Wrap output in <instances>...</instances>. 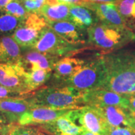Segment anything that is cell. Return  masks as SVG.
<instances>
[{"label": "cell", "instance_id": "38", "mask_svg": "<svg viewBox=\"0 0 135 135\" xmlns=\"http://www.w3.org/2000/svg\"><path fill=\"white\" fill-rule=\"evenodd\" d=\"M43 135H48V134H45V133H44Z\"/></svg>", "mask_w": 135, "mask_h": 135}, {"label": "cell", "instance_id": "3", "mask_svg": "<svg viewBox=\"0 0 135 135\" xmlns=\"http://www.w3.org/2000/svg\"><path fill=\"white\" fill-rule=\"evenodd\" d=\"M86 33L88 41L91 45L109 52L118 50L135 40L133 33L125 27L111 26L100 22L88 28Z\"/></svg>", "mask_w": 135, "mask_h": 135}, {"label": "cell", "instance_id": "21", "mask_svg": "<svg viewBox=\"0 0 135 135\" xmlns=\"http://www.w3.org/2000/svg\"><path fill=\"white\" fill-rule=\"evenodd\" d=\"M113 3L122 18L124 26L135 37V0H116Z\"/></svg>", "mask_w": 135, "mask_h": 135}, {"label": "cell", "instance_id": "27", "mask_svg": "<svg viewBox=\"0 0 135 135\" xmlns=\"http://www.w3.org/2000/svg\"><path fill=\"white\" fill-rule=\"evenodd\" d=\"M108 135H135V130L130 127H111Z\"/></svg>", "mask_w": 135, "mask_h": 135}, {"label": "cell", "instance_id": "5", "mask_svg": "<svg viewBox=\"0 0 135 135\" xmlns=\"http://www.w3.org/2000/svg\"><path fill=\"white\" fill-rule=\"evenodd\" d=\"M68 115L81 128L98 135L108 134L111 126L97 107L84 105L72 109L68 112Z\"/></svg>", "mask_w": 135, "mask_h": 135}, {"label": "cell", "instance_id": "8", "mask_svg": "<svg viewBox=\"0 0 135 135\" xmlns=\"http://www.w3.org/2000/svg\"><path fill=\"white\" fill-rule=\"evenodd\" d=\"M0 85L21 94L30 93L26 85V71L18 63H0Z\"/></svg>", "mask_w": 135, "mask_h": 135}, {"label": "cell", "instance_id": "9", "mask_svg": "<svg viewBox=\"0 0 135 135\" xmlns=\"http://www.w3.org/2000/svg\"><path fill=\"white\" fill-rule=\"evenodd\" d=\"M72 109H56L48 107H34L20 116L18 124L39 126L55 121Z\"/></svg>", "mask_w": 135, "mask_h": 135}, {"label": "cell", "instance_id": "26", "mask_svg": "<svg viewBox=\"0 0 135 135\" xmlns=\"http://www.w3.org/2000/svg\"><path fill=\"white\" fill-rule=\"evenodd\" d=\"M21 94L18 93L10 91L6 88L0 85V99L5 98H26L29 94Z\"/></svg>", "mask_w": 135, "mask_h": 135}, {"label": "cell", "instance_id": "19", "mask_svg": "<svg viewBox=\"0 0 135 135\" xmlns=\"http://www.w3.org/2000/svg\"><path fill=\"white\" fill-rule=\"evenodd\" d=\"M26 98L0 99V111L15 118L18 123L22 114L33 108Z\"/></svg>", "mask_w": 135, "mask_h": 135}, {"label": "cell", "instance_id": "25", "mask_svg": "<svg viewBox=\"0 0 135 135\" xmlns=\"http://www.w3.org/2000/svg\"><path fill=\"white\" fill-rule=\"evenodd\" d=\"M44 133L39 128L30 126L17 125L12 129L9 135H43Z\"/></svg>", "mask_w": 135, "mask_h": 135}, {"label": "cell", "instance_id": "36", "mask_svg": "<svg viewBox=\"0 0 135 135\" xmlns=\"http://www.w3.org/2000/svg\"><path fill=\"white\" fill-rule=\"evenodd\" d=\"M58 3V0H46V4L52 5L57 4Z\"/></svg>", "mask_w": 135, "mask_h": 135}, {"label": "cell", "instance_id": "14", "mask_svg": "<svg viewBox=\"0 0 135 135\" xmlns=\"http://www.w3.org/2000/svg\"><path fill=\"white\" fill-rule=\"evenodd\" d=\"M38 126L43 131L51 135H78L82 129V128L72 121L68 113L55 121Z\"/></svg>", "mask_w": 135, "mask_h": 135}, {"label": "cell", "instance_id": "37", "mask_svg": "<svg viewBox=\"0 0 135 135\" xmlns=\"http://www.w3.org/2000/svg\"><path fill=\"white\" fill-rule=\"evenodd\" d=\"M131 115H132L133 117H135V113H131Z\"/></svg>", "mask_w": 135, "mask_h": 135}, {"label": "cell", "instance_id": "6", "mask_svg": "<svg viewBox=\"0 0 135 135\" xmlns=\"http://www.w3.org/2000/svg\"><path fill=\"white\" fill-rule=\"evenodd\" d=\"M47 26L46 20L38 13H29L11 37L20 47L30 49L38 41L41 31Z\"/></svg>", "mask_w": 135, "mask_h": 135}, {"label": "cell", "instance_id": "1", "mask_svg": "<svg viewBox=\"0 0 135 135\" xmlns=\"http://www.w3.org/2000/svg\"><path fill=\"white\" fill-rule=\"evenodd\" d=\"M100 58L104 70L100 89L123 96L135 93V51L118 50Z\"/></svg>", "mask_w": 135, "mask_h": 135}, {"label": "cell", "instance_id": "7", "mask_svg": "<svg viewBox=\"0 0 135 135\" xmlns=\"http://www.w3.org/2000/svg\"><path fill=\"white\" fill-rule=\"evenodd\" d=\"M37 51L60 58L79 50L78 46L71 45L47 26L41 31L40 38L31 48Z\"/></svg>", "mask_w": 135, "mask_h": 135}, {"label": "cell", "instance_id": "34", "mask_svg": "<svg viewBox=\"0 0 135 135\" xmlns=\"http://www.w3.org/2000/svg\"><path fill=\"white\" fill-rule=\"evenodd\" d=\"M129 127L133 128L135 130V117H133L132 115L129 120Z\"/></svg>", "mask_w": 135, "mask_h": 135}, {"label": "cell", "instance_id": "4", "mask_svg": "<svg viewBox=\"0 0 135 135\" xmlns=\"http://www.w3.org/2000/svg\"><path fill=\"white\" fill-rule=\"evenodd\" d=\"M104 79V70L100 57L85 62L72 76L60 83L58 86H69L82 92L100 89Z\"/></svg>", "mask_w": 135, "mask_h": 135}, {"label": "cell", "instance_id": "24", "mask_svg": "<svg viewBox=\"0 0 135 135\" xmlns=\"http://www.w3.org/2000/svg\"><path fill=\"white\" fill-rule=\"evenodd\" d=\"M1 11L21 20L25 19L29 14L20 0H12Z\"/></svg>", "mask_w": 135, "mask_h": 135}, {"label": "cell", "instance_id": "23", "mask_svg": "<svg viewBox=\"0 0 135 135\" xmlns=\"http://www.w3.org/2000/svg\"><path fill=\"white\" fill-rule=\"evenodd\" d=\"M23 20L0 10V37L12 35Z\"/></svg>", "mask_w": 135, "mask_h": 135}, {"label": "cell", "instance_id": "28", "mask_svg": "<svg viewBox=\"0 0 135 135\" xmlns=\"http://www.w3.org/2000/svg\"><path fill=\"white\" fill-rule=\"evenodd\" d=\"M11 124H18V123L15 118L0 111V126Z\"/></svg>", "mask_w": 135, "mask_h": 135}, {"label": "cell", "instance_id": "13", "mask_svg": "<svg viewBox=\"0 0 135 135\" xmlns=\"http://www.w3.org/2000/svg\"><path fill=\"white\" fill-rule=\"evenodd\" d=\"M86 7L94 11L100 23L111 26L125 27L122 18L114 3H94L90 1Z\"/></svg>", "mask_w": 135, "mask_h": 135}, {"label": "cell", "instance_id": "35", "mask_svg": "<svg viewBox=\"0 0 135 135\" xmlns=\"http://www.w3.org/2000/svg\"><path fill=\"white\" fill-rule=\"evenodd\" d=\"M78 135H98V134H94V133L91 132V131H88L86 129H84V128H82L81 131V132Z\"/></svg>", "mask_w": 135, "mask_h": 135}, {"label": "cell", "instance_id": "2", "mask_svg": "<svg viewBox=\"0 0 135 135\" xmlns=\"http://www.w3.org/2000/svg\"><path fill=\"white\" fill-rule=\"evenodd\" d=\"M84 92L69 86L43 87L26 98L33 107L75 109L83 104Z\"/></svg>", "mask_w": 135, "mask_h": 135}, {"label": "cell", "instance_id": "33", "mask_svg": "<svg viewBox=\"0 0 135 135\" xmlns=\"http://www.w3.org/2000/svg\"><path fill=\"white\" fill-rule=\"evenodd\" d=\"M12 0H0V10H2Z\"/></svg>", "mask_w": 135, "mask_h": 135}, {"label": "cell", "instance_id": "15", "mask_svg": "<svg viewBox=\"0 0 135 135\" xmlns=\"http://www.w3.org/2000/svg\"><path fill=\"white\" fill-rule=\"evenodd\" d=\"M69 21L83 31L99 22L94 11L85 6L79 5L70 6Z\"/></svg>", "mask_w": 135, "mask_h": 135}, {"label": "cell", "instance_id": "32", "mask_svg": "<svg viewBox=\"0 0 135 135\" xmlns=\"http://www.w3.org/2000/svg\"><path fill=\"white\" fill-rule=\"evenodd\" d=\"M89 1L94 3H113L116 0H88Z\"/></svg>", "mask_w": 135, "mask_h": 135}, {"label": "cell", "instance_id": "22", "mask_svg": "<svg viewBox=\"0 0 135 135\" xmlns=\"http://www.w3.org/2000/svg\"><path fill=\"white\" fill-rule=\"evenodd\" d=\"M53 71L37 70L26 71V85L30 93L41 88L50 80Z\"/></svg>", "mask_w": 135, "mask_h": 135}, {"label": "cell", "instance_id": "30", "mask_svg": "<svg viewBox=\"0 0 135 135\" xmlns=\"http://www.w3.org/2000/svg\"><path fill=\"white\" fill-rule=\"evenodd\" d=\"M127 99V108L131 113H135V93L125 96Z\"/></svg>", "mask_w": 135, "mask_h": 135}, {"label": "cell", "instance_id": "17", "mask_svg": "<svg viewBox=\"0 0 135 135\" xmlns=\"http://www.w3.org/2000/svg\"><path fill=\"white\" fill-rule=\"evenodd\" d=\"M84 63L83 60L70 56L60 59L54 67L53 76L58 81L63 82L72 76Z\"/></svg>", "mask_w": 135, "mask_h": 135}, {"label": "cell", "instance_id": "18", "mask_svg": "<svg viewBox=\"0 0 135 135\" xmlns=\"http://www.w3.org/2000/svg\"><path fill=\"white\" fill-rule=\"evenodd\" d=\"M21 54L19 45L12 37H0V63H18L21 60Z\"/></svg>", "mask_w": 135, "mask_h": 135}, {"label": "cell", "instance_id": "20", "mask_svg": "<svg viewBox=\"0 0 135 135\" xmlns=\"http://www.w3.org/2000/svg\"><path fill=\"white\" fill-rule=\"evenodd\" d=\"M38 14L46 20L47 23L61 21H69L70 5L63 3L45 4Z\"/></svg>", "mask_w": 135, "mask_h": 135}, {"label": "cell", "instance_id": "29", "mask_svg": "<svg viewBox=\"0 0 135 135\" xmlns=\"http://www.w3.org/2000/svg\"><path fill=\"white\" fill-rule=\"evenodd\" d=\"M90 1L88 0H58V3H63L68 5H79L86 7Z\"/></svg>", "mask_w": 135, "mask_h": 135}, {"label": "cell", "instance_id": "31", "mask_svg": "<svg viewBox=\"0 0 135 135\" xmlns=\"http://www.w3.org/2000/svg\"><path fill=\"white\" fill-rule=\"evenodd\" d=\"M18 124H11L0 126V135H9L12 129Z\"/></svg>", "mask_w": 135, "mask_h": 135}, {"label": "cell", "instance_id": "11", "mask_svg": "<svg viewBox=\"0 0 135 135\" xmlns=\"http://www.w3.org/2000/svg\"><path fill=\"white\" fill-rule=\"evenodd\" d=\"M60 58L56 56L42 53L30 49L26 53L21 54L18 63L27 72L37 70H45L53 71L56 63Z\"/></svg>", "mask_w": 135, "mask_h": 135}, {"label": "cell", "instance_id": "10", "mask_svg": "<svg viewBox=\"0 0 135 135\" xmlns=\"http://www.w3.org/2000/svg\"><path fill=\"white\" fill-rule=\"evenodd\" d=\"M127 104L125 96L106 89H93L84 92L83 93L84 105L97 108L107 106H120L127 108Z\"/></svg>", "mask_w": 135, "mask_h": 135}, {"label": "cell", "instance_id": "16", "mask_svg": "<svg viewBox=\"0 0 135 135\" xmlns=\"http://www.w3.org/2000/svg\"><path fill=\"white\" fill-rule=\"evenodd\" d=\"M111 127H129L131 113L120 106H107L98 108Z\"/></svg>", "mask_w": 135, "mask_h": 135}, {"label": "cell", "instance_id": "12", "mask_svg": "<svg viewBox=\"0 0 135 135\" xmlns=\"http://www.w3.org/2000/svg\"><path fill=\"white\" fill-rule=\"evenodd\" d=\"M47 23L55 33L71 45L78 46L86 43L84 31L80 30L71 21H61Z\"/></svg>", "mask_w": 135, "mask_h": 135}]
</instances>
